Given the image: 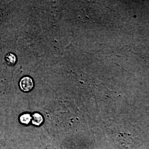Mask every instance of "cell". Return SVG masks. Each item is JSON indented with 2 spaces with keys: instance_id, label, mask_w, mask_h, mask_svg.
I'll use <instances>...</instances> for the list:
<instances>
[{
  "instance_id": "cell-1",
  "label": "cell",
  "mask_w": 149,
  "mask_h": 149,
  "mask_svg": "<svg viewBox=\"0 0 149 149\" xmlns=\"http://www.w3.org/2000/svg\"><path fill=\"white\" fill-rule=\"evenodd\" d=\"M19 85L22 90L24 92H28L33 88L34 86V84L33 80L31 77L28 76H26L23 77L21 80L19 82Z\"/></svg>"
},
{
  "instance_id": "cell-2",
  "label": "cell",
  "mask_w": 149,
  "mask_h": 149,
  "mask_svg": "<svg viewBox=\"0 0 149 149\" xmlns=\"http://www.w3.org/2000/svg\"><path fill=\"white\" fill-rule=\"evenodd\" d=\"M32 123L36 125H40L43 122V117L39 113H35L32 116Z\"/></svg>"
},
{
  "instance_id": "cell-3",
  "label": "cell",
  "mask_w": 149,
  "mask_h": 149,
  "mask_svg": "<svg viewBox=\"0 0 149 149\" xmlns=\"http://www.w3.org/2000/svg\"><path fill=\"white\" fill-rule=\"evenodd\" d=\"M5 59L7 64L10 65H13L14 64L16 63V56L13 54H8L6 56Z\"/></svg>"
},
{
  "instance_id": "cell-4",
  "label": "cell",
  "mask_w": 149,
  "mask_h": 149,
  "mask_svg": "<svg viewBox=\"0 0 149 149\" xmlns=\"http://www.w3.org/2000/svg\"><path fill=\"white\" fill-rule=\"evenodd\" d=\"M32 119V117H31V115L29 114H24L22 115L20 117V121L22 123L28 124Z\"/></svg>"
}]
</instances>
